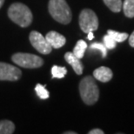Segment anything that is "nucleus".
<instances>
[{"mask_svg": "<svg viewBox=\"0 0 134 134\" xmlns=\"http://www.w3.org/2000/svg\"><path fill=\"white\" fill-rule=\"evenodd\" d=\"M80 29L85 33L94 31L98 28V18L96 13L90 9H85L79 15Z\"/></svg>", "mask_w": 134, "mask_h": 134, "instance_id": "39448f33", "label": "nucleus"}, {"mask_svg": "<svg viewBox=\"0 0 134 134\" xmlns=\"http://www.w3.org/2000/svg\"><path fill=\"white\" fill-rule=\"evenodd\" d=\"M65 59L72 67V69L77 75H81L83 73V70H84L83 64L79 58L73 54V52H66L65 54Z\"/></svg>", "mask_w": 134, "mask_h": 134, "instance_id": "1a4fd4ad", "label": "nucleus"}, {"mask_svg": "<svg viewBox=\"0 0 134 134\" xmlns=\"http://www.w3.org/2000/svg\"><path fill=\"white\" fill-rule=\"evenodd\" d=\"M15 131V125L10 120L0 121V134H12Z\"/></svg>", "mask_w": 134, "mask_h": 134, "instance_id": "f8f14e48", "label": "nucleus"}, {"mask_svg": "<svg viewBox=\"0 0 134 134\" xmlns=\"http://www.w3.org/2000/svg\"><path fill=\"white\" fill-rule=\"evenodd\" d=\"M45 38L51 44V46L52 48H55V49H58V48L64 46L66 43L65 37L63 35L54 31H49L45 36Z\"/></svg>", "mask_w": 134, "mask_h": 134, "instance_id": "6e6552de", "label": "nucleus"}, {"mask_svg": "<svg viewBox=\"0 0 134 134\" xmlns=\"http://www.w3.org/2000/svg\"><path fill=\"white\" fill-rule=\"evenodd\" d=\"M90 49L100 51L103 58H105L107 55V48L105 47V45L104 44H101V43H92V44L90 45Z\"/></svg>", "mask_w": 134, "mask_h": 134, "instance_id": "a211bd4d", "label": "nucleus"}, {"mask_svg": "<svg viewBox=\"0 0 134 134\" xmlns=\"http://www.w3.org/2000/svg\"><path fill=\"white\" fill-rule=\"evenodd\" d=\"M8 17L21 27H27L33 19L31 10L22 3H14L10 5L8 9Z\"/></svg>", "mask_w": 134, "mask_h": 134, "instance_id": "f257e3e1", "label": "nucleus"}, {"mask_svg": "<svg viewBox=\"0 0 134 134\" xmlns=\"http://www.w3.org/2000/svg\"><path fill=\"white\" fill-rule=\"evenodd\" d=\"M22 76L19 68L10 64L0 62V80L5 81H17Z\"/></svg>", "mask_w": 134, "mask_h": 134, "instance_id": "0eeeda50", "label": "nucleus"}, {"mask_svg": "<svg viewBox=\"0 0 134 134\" xmlns=\"http://www.w3.org/2000/svg\"><path fill=\"white\" fill-rule=\"evenodd\" d=\"M93 31H90V32H88V36H87V38L89 40H92L93 37H94V35H93Z\"/></svg>", "mask_w": 134, "mask_h": 134, "instance_id": "4be33fe9", "label": "nucleus"}, {"mask_svg": "<svg viewBox=\"0 0 134 134\" xmlns=\"http://www.w3.org/2000/svg\"><path fill=\"white\" fill-rule=\"evenodd\" d=\"M86 49H87L86 42L84 41V40H79L73 49V54L77 58H79V59H81L84 57Z\"/></svg>", "mask_w": 134, "mask_h": 134, "instance_id": "9b49d317", "label": "nucleus"}, {"mask_svg": "<svg viewBox=\"0 0 134 134\" xmlns=\"http://www.w3.org/2000/svg\"><path fill=\"white\" fill-rule=\"evenodd\" d=\"M103 40H104V44L105 45V47L107 49H114V48L116 47L117 42L115 41L110 35L107 34L105 36H104Z\"/></svg>", "mask_w": 134, "mask_h": 134, "instance_id": "6ab92c4d", "label": "nucleus"}, {"mask_svg": "<svg viewBox=\"0 0 134 134\" xmlns=\"http://www.w3.org/2000/svg\"><path fill=\"white\" fill-rule=\"evenodd\" d=\"M65 134H77V132H65Z\"/></svg>", "mask_w": 134, "mask_h": 134, "instance_id": "5701e85b", "label": "nucleus"}, {"mask_svg": "<svg viewBox=\"0 0 134 134\" xmlns=\"http://www.w3.org/2000/svg\"><path fill=\"white\" fill-rule=\"evenodd\" d=\"M88 133L89 134H104V132L101 129H98V128H96V129L91 130Z\"/></svg>", "mask_w": 134, "mask_h": 134, "instance_id": "aec40b11", "label": "nucleus"}, {"mask_svg": "<svg viewBox=\"0 0 134 134\" xmlns=\"http://www.w3.org/2000/svg\"><path fill=\"white\" fill-rule=\"evenodd\" d=\"M107 34L110 35L112 38H113L117 43H121L126 40L128 37V33L126 32H119V31H113V30H108L107 31Z\"/></svg>", "mask_w": 134, "mask_h": 134, "instance_id": "dca6fc26", "label": "nucleus"}, {"mask_svg": "<svg viewBox=\"0 0 134 134\" xmlns=\"http://www.w3.org/2000/svg\"><path fill=\"white\" fill-rule=\"evenodd\" d=\"M112 76H113V73H112L111 70L106 66H101L93 71L94 79L103 83L109 82L112 79Z\"/></svg>", "mask_w": 134, "mask_h": 134, "instance_id": "9d476101", "label": "nucleus"}, {"mask_svg": "<svg viewBox=\"0 0 134 134\" xmlns=\"http://www.w3.org/2000/svg\"><path fill=\"white\" fill-rule=\"evenodd\" d=\"M79 92L85 104L92 105L97 103L99 98V90L95 82L94 77L86 76L80 81Z\"/></svg>", "mask_w": 134, "mask_h": 134, "instance_id": "f03ea898", "label": "nucleus"}, {"mask_svg": "<svg viewBox=\"0 0 134 134\" xmlns=\"http://www.w3.org/2000/svg\"><path fill=\"white\" fill-rule=\"evenodd\" d=\"M35 92L37 95L41 98V99H47L50 97L49 92L45 89V85H42L41 84H37L35 87Z\"/></svg>", "mask_w": 134, "mask_h": 134, "instance_id": "f3484780", "label": "nucleus"}, {"mask_svg": "<svg viewBox=\"0 0 134 134\" xmlns=\"http://www.w3.org/2000/svg\"><path fill=\"white\" fill-rule=\"evenodd\" d=\"M122 8L127 18H134V0H125Z\"/></svg>", "mask_w": 134, "mask_h": 134, "instance_id": "ddd939ff", "label": "nucleus"}, {"mask_svg": "<svg viewBox=\"0 0 134 134\" xmlns=\"http://www.w3.org/2000/svg\"><path fill=\"white\" fill-rule=\"evenodd\" d=\"M30 42L31 45L41 54L47 55L52 52V47L48 43L46 38L38 31H33L30 33Z\"/></svg>", "mask_w": 134, "mask_h": 134, "instance_id": "423d86ee", "label": "nucleus"}, {"mask_svg": "<svg viewBox=\"0 0 134 134\" xmlns=\"http://www.w3.org/2000/svg\"><path fill=\"white\" fill-rule=\"evenodd\" d=\"M48 9L51 16L57 22L67 25L71 21V10L65 0H50Z\"/></svg>", "mask_w": 134, "mask_h": 134, "instance_id": "7ed1b4c3", "label": "nucleus"}, {"mask_svg": "<svg viewBox=\"0 0 134 134\" xmlns=\"http://www.w3.org/2000/svg\"><path fill=\"white\" fill-rule=\"evenodd\" d=\"M12 60L16 65H19L23 68H39L44 65V60L37 55L31 53L18 52L12 55Z\"/></svg>", "mask_w": 134, "mask_h": 134, "instance_id": "20e7f679", "label": "nucleus"}, {"mask_svg": "<svg viewBox=\"0 0 134 134\" xmlns=\"http://www.w3.org/2000/svg\"><path fill=\"white\" fill-rule=\"evenodd\" d=\"M4 0H0V8L2 7V5L4 4Z\"/></svg>", "mask_w": 134, "mask_h": 134, "instance_id": "b1692460", "label": "nucleus"}, {"mask_svg": "<svg viewBox=\"0 0 134 134\" xmlns=\"http://www.w3.org/2000/svg\"><path fill=\"white\" fill-rule=\"evenodd\" d=\"M105 5L113 12H119L122 10V0H103Z\"/></svg>", "mask_w": 134, "mask_h": 134, "instance_id": "4468645a", "label": "nucleus"}, {"mask_svg": "<svg viewBox=\"0 0 134 134\" xmlns=\"http://www.w3.org/2000/svg\"><path fill=\"white\" fill-rule=\"evenodd\" d=\"M67 73V70L65 66L53 65L52 68V79H63Z\"/></svg>", "mask_w": 134, "mask_h": 134, "instance_id": "2eb2a0df", "label": "nucleus"}, {"mask_svg": "<svg viewBox=\"0 0 134 134\" xmlns=\"http://www.w3.org/2000/svg\"><path fill=\"white\" fill-rule=\"evenodd\" d=\"M129 44L132 47L134 48V31L132 33V35H131L130 37H129Z\"/></svg>", "mask_w": 134, "mask_h": 134, "instance_id": "412c9836", "label": "nucleus"}]
</instances>
